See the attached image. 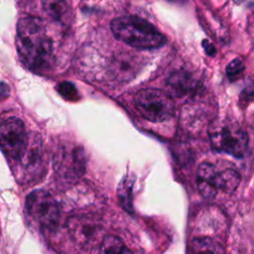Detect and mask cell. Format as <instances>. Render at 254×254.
<instances>
[{
  "instance_id": "3",
  "label": "cell",
  "mask_w": 254,
  "mask_h": 254,
  "mask_svg": "<svg viewBox=\"0 0 254 254\" xmlns=\"http://www.w3.org/2000/svg\"><path fill=\"white\" fill-rule=\"evenodd\" d=\"M213 149L237 158L244 156L248 147L245 130L236 122H217L210 130Z\"/></svg>"
},
{
  "instance_id": "21",
  "label": "cell",
  "mask_w": 254,
  "mask_h": 254,
  "mask_svg": "<svg viewBox=\"0 0 254 254\" xmlns=\"http://www.w3.org/2000/svg\"><path fill=\"white\" fill-rule=\"evenodd\" d=\"M8 96H9V86L4 83H0V101L6 99Z\"/></svg>"
},
{
  "instance_id": "18",
  "label": "cell",
  "mask_w": 254,
  "mask_h": 254,
  "mask_svg": "<svg viewBox=\"0 0 254 254\" xmlns=\"http://www.w3.org/2000/svg\"><path fill=\"white\" fill-rule=\"evenodd\" d=\"M59 94L67 101L74 102L78 100V91L75 85L71 83L64 82L58 85Z\"/></svg>"
},
{
  "instance_id": "5",
  "label": "cell",
  "mask_w": 254,
  "mask_h": 254,
  "mask_svg": "<svg viewBox=\"0 0 254 254\" xmlns=\"http://www.w3.org/2000/svg\"><path fill=\"white\" fill-rule=\"evenodd\" d=\"M26 211L46 232H53L60 222V205L51 194L43 190L32 192L26 199Z\"/></svg>"
},
{
  "instance_id": "8",
  "label": "cell",
  "mask_w": 254,
  "mask_h": 254,
  "mask_svg": "<svg viewBox=\"0 0 254 254\" xmlns=\"http://www.w3.org/2000/svg\"><path fill=\"white\" fill-rule=\"evenodd\" d=\"M67 227L72 239L83 248L88 249L102 243V225L95 217L74 216L68 220Z\"/></svg>"
},
{
  "instance_id": "7",
  "label": "cell",
  "mask_w": 254,
  "mask_h": 254,
  "mask_svg": "<svg viewBox=\"0 0 254 254\" xmlns=\"http://www.w3.org/2000/svg\"><path fill=\"white\" fill-rule=\"evenodd\" d=\"M86 158L81 146H62L55 155L54 166L56 173L68 182H74L85 171Z\"/></svg>"
},
{
  "instance_id": "1",
  "label": "cell",
  "mask_w": 254,
  "mask_h": 254,
  "mask_svg": "<svg viewBox=\"0 0 254 254\" xmlns=\"http://www.w3.org/2000/svg\"><path fill=\"white\" fill-rule=\"evenodd\" d=\"M16 48L21 62L35 73H46L54 65V46L40 19L23 18L18 22Z\"/></svg>"
},
{
  "instance_id": "10",
  "label": "cell",
  "mask_w": 254,
  "mask_h": 254,
  "mask_svg": "<svg viewBox=\"0 0 254 254\" xmlns=\"http://www.w3.org/2000/svg\"><path fill=\"white\" fill-rule=\"evenodd\" d=\"M217 168L211 164L204 162L200 165L197 172V185L200 194L205 199H214L218 194L217 186Z\"/></svg>"
},
{
  "instance_id": "16",
  "label": "cell",
  "mask_w": 254,
  "mask_h": 254,
  "mask_svg": "<svg viewBox=\"0 0 254 254\" xmlns=\"http://www.w3.org/2000/svg\"><path fill=\"white\" fill-rule=\"evenodd\" d=\"M192 248L194 252L198 253H223L224 249L217 243L215 240L203 237V238H195L192 243Z\"/></svg>"
},
{
  "instance_id": "17",
  "label": "cell",
  "mask_w": 254,
  "mask_h": 254,
  "mask_svg": "<svg viewBox=\"0 0 254 254\" xmlns=\"http://www.w3.org/2000/svg\"><path fill=\"white\" fill-rule=\"evenodd\" d=\"M131 186L128 185L125 181H122L120 187L119 189V196L122 206L127 212H132V202H131Z\"/></svg>"
},
{
  "instance_id": "22",
  "label": "cell",
  "mask_w": 254,
  "mask_h": 254,
  "mask_svg": "<svg viewBox=\"0 0 254 254\" xmlns=\"http://www.w3.org/2000/svg\"><path fill=\"white\" fill-rule=\"evenodd\" d=\"M244 1H245V0H234V2H236L237 4H240V3L244 2Z\"/></svg>"
},
{
  "instance_id": "4",
  "label": "cell",
  "mask_w": 254,
  "mask_h": 254,
  "mask_svg": "<svg viewBox=\"0 0 254 254\" xmlns=\"http://www.w3.org/2000/svg\"><path fill=\"white\" fill-rule=\"evenodd\" d=\"M135 106L142 117L151 122H163L173 118L175 103L165 92L144 88L135 96Z\"/></svg>"
},
{
  "instance_id": "12",
  "label": "cell",
  "mask_w": 254,
  "mask_h": 254,
  "mask_svg": "<svg viewBox=\"0 0 254 254\" xmlns=\"http://www.w3.org/2000/svg\"><path fill=\"white\" fill-rule=\"evenodd\" d=\"M168 88L175 97L187 96L189 92L193 91L197 83L195 79L187 72H176L174 73L167 82Z\"/></svg>"
},
{
  "instance_id": "6",
  "label": "cell",
  "mask_w": 254,
  "mask_h": 254,
  "mask_svg": "<svg viewBox=\"0 0 254 254\" xmlns=\"http://www.w3.org/2000/svg\"><path fill=\"white\" fill-rule=\"evenodd\" d=\"M28 137L24 123L17 118H7L0 121V149L10 159L19 161L24 154Z\"/></svg>"
},
{
  "instance_id": "2",
  "label": "cell",
  "mask_w": 254,
  "mask_h": 254,
  "mask_svg": "<svg viewBox=\"0 0 254 254\" xmlns=\"http://www.w3.org/2000/svg\"><path fill=\"white\" fill-rule=\"evenodd\" d=\"M111 32L118 40L137 49H156L166 43V38L148 21L134 15L114 19Z\"/></svg>"
},
{
  "instance_id": "20",
  "label": "cell",
  "mask_w": 254,
  "mask_h": 254,
  "mask_svg": "<svg viewBox=\"0 0 254 254\" xmlns=\"http://www.w3.org/2000/svg\"><path fill=\"white\" fill-rule=\"evenodd\" d=\"M202 45H203V48L204 49V52L209 56L214 57L217 54V50L215 48L214 44H212L209 40H203Z\"/></svg>"
},
{
  "instance_id": "14",
  "label": "cell",
  "mask_w": 254,
  "mask_h": 254,
  "mask_svg": "<svg viewBox=\"0 0 254 254\" xmlns=\"http://www.w3.org/2000/svg\"><path fill=\"white\" fill-rule=\"evenodd\" d=\"M240 175L233 170L227 169L221 172H218L217 176V186L219 190H221L225 194H233L240 183Z\"/></svg>"
},
{
  "instance_id": "15",
  "label": "cell",
  "mask_w": 254,
  "mask_h": 254,
  "mask_svg": "<svg viewBox=\"0 0 254 254\" xmlns=\"http://www.w3.org/2000/svg\"><path fill=\"white\" fill-rule=\"evenodd\" d=\"M101 252L102 253H131L129 249L126 248L123 241L114 236H107L102 238L101 243Z\"/></svg>"
},
{
  "instance_id": "9",
  "label": "cell",
  "mask_w": 254,
  "mask_h": 254,
  "mask_svg": "<svg viewBox=\"0 0 254 254\" xmlns=\"http://www.w3.org/2000/svg\"><path fill=\"white\" fill-rule=\"evenodd\" d=\"M22 166H23V173L26 175V179L28 181L38 180L40 176L44 174V157H43V150L41 146V141L35 137L33 142L29 143L27 148L20 158Z\"/></svg>"
},
{
  "instance_id": "19",
  "label": "cell",
  "mask_w": 254,
  "mask_h": 254,
  "mask_svg": "<svg viewBox=\"0 0 254 254\" xmlns=\"http://www.w3.org/2000/svg\"><path fill=\"white\" fill-rule=\"evenodd\" d=\"M244 71V66L240 59H236L230 62L226 67V74L229 78H236Z\"/></svg>"
},
{
  "instance_id": "11",
  "label": "cell",
  "mask_w": 254,
  "mask_h": 254,
  "mask_svg": "<svg viewBox=\"0 0 254 254\" xmlns=\"http://www.w3.org/2000/svg\"><path fill=\"white\" fill-rule=\"evenodd\" d=\"M140 63L130 55H120L113 62L112 72L120 81H130L139 71Z\"/></svg>"
},
{
  "instance_id": "13",
  "label": "cell",
  "mask_w": 254,
  "mask_h": 254,
  "mask_svg": "<svg viewBox=\"0 0 254 254\" xmlns=\"http://www.w3.org/2000/svg\"><path fill=\"white\" fill-rule=\"evenodd\" d=\"M44 11L53 20L67 23L71 18V3L68 0H41Z\"/></svg>"
}]
</instances>
